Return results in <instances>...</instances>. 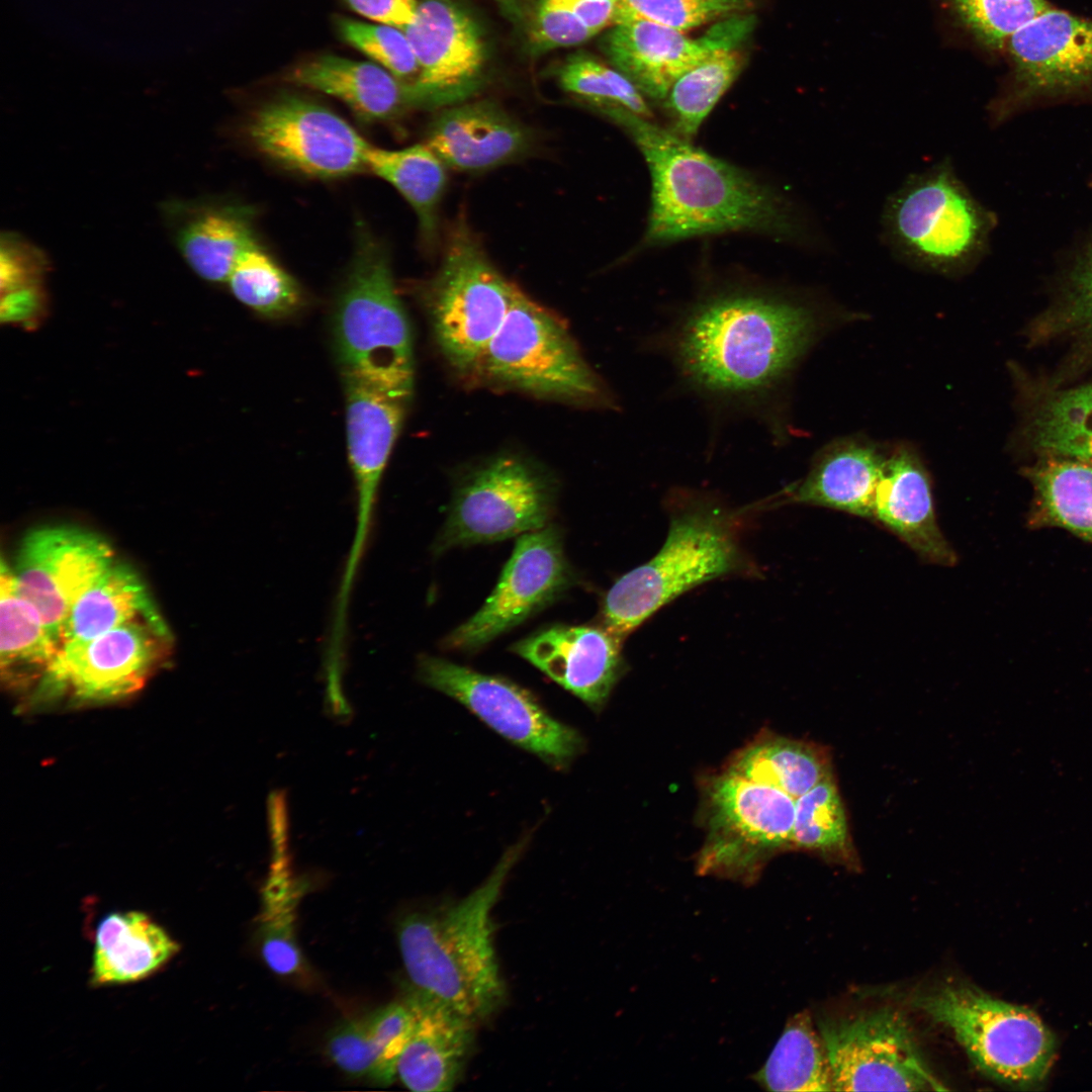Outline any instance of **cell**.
<instances>
[{
    "mask_svg": "<svg viewBox=\"0 0 1092 1092\" xmlns=\"http://www.w3.org/2000/svg\"><path fill=\"white\" fill-rule=\"evenodd\" d=\"M816 324L813 308L802 301L734 289L701 299L653 341L689 390L757 419L779 436V395Z\"/></svg>",
    "mask_w": 1092,
    "mask_h": 1092,
    "instance_id": "1",
    "label": "cell"
},
{
    "mask_svg": "<svg viewBox=\"0 0 1092 1092\" xmlns=\"http://www.w3.org/2000/svg\"><path fill=\"white\" fill-rule=\"evenodd\" d=\"M597 106L630 135L648 165L652 193L646 245L734 231L799 236L788 204L743 170L623 106Z\"/></svg>",
    "mask_w": 1092,
    "mask_h": 1092,
    "instance_id": "2",
    "label": "cell"
},
{
    "mask_svg": "<svg viewBox=\"0 0 1092 1092\" xmlns=\"http://www.w3.org/2000/svg\"><path fill=\"white\" fill-rule=\"evenodd\" d=\"M524 844L511 847L489 877L466 897L413 912L397 925L400 956L412 988L474 1023L490 1017L506 997L491 912Z\"/></svg>",
    "mask_w": 1092,
    "mask_h": 1092,
    "instance_id": "3",
    "label": "cell"
},
{
    "mask_svg": "<svg viewBox=\"0 0 1092 1092\" xmlns=\"http://www.w3.org/2000/svg\"><path fill=\"white\" fill-rule=\"evenodd\" d=\"M660 550L606 594L601 625L625 639L660 608L707 581L750 569L739 542V512L712 497L677 491Z\"/></svg>",
    "mask_w": 1092,
    "mask_h": 1092,
    "instance_id": "4",
    "label": "cell"
},
{
    "mask_svg": "<svg viewBox=\"0 0 1092 1092\" xmlns=\"http://www.w3.org/2000/svg\"><path fill=\"white\" fill-rule=\"evenodd\" d=\"M334 335L344 377L405 403L414 382L411 329L388 253L364 229L337 300Z\"/></svg>",
    "mask_w": 1092,
    "mask_h": 1092,
    "instance_id": "5",
    "label": "cell"
},
{
    "mask_svg": "<svg viewBox=\"0 0 1092 1092\" xmlns=\"http://www.w3.org/2000/svg\"><path fill=\"white\" fill-rule=\"evenodd\" d=\"M881 225L883 241L896 259L957 277L982 258L993 219L944 158L908 176L889 195Z\"/></svg>",
    "mask_w": 1092,
    "mask_h": 1092,
    "instance_id": "6",
    "label": "cell"
},
{
    "mask_svg": "<svg viewBox=\"0 0 1092 1092\" xmlns=\"http://www.w3.org/2000/svg\"><path fill=\"white\" fill-rule=\"evenodd\" d=\"M916 1005L952 1032L989 1079L1020 1090L1046 1080L1057 1038L1032 1009L963 983L944 984L920 996Z\"/></svg>",
    "mask_w": 1092,
    "mask_h": 1092,
    "instance_id": "7",
    "label": "cell"
},
{
    "mask_svg": "<svg viewBox=\"0 0 1092 1092\" xmlns=\"http://www.w3.org/2000/svg\"><path fill=\"white\" fill-rule=\"evenodd\" d=\"M702 794L699 874L751 883L771 857L793 849L796 799L786 792L723 768Z\"/></svg>",
    "mask_w": 1092,
    "mask_h": 1092,
    "instance_id": "8",
    "label": "cell"
},
{
    "mask_svg": "<svg viewBox=\"0 0 1092 1092\" xmlns=\"http://www.w3.org/2000/svg\"><path fill=\"white\" fill-rule=\"evenodd\" d=\"M480 364L493 379L534 394L597 403L609 400L563 325L519 289Z\"/></svg>",
    "mask_w": 1092,
    "mask_h": 1092,
    "instance_id": "9",
    "label": "cell"
},
{
    "mask_svg": "<svg viewBox=\"0 0 1092 1092\" xmlns=\"http://www.w3.org/2000/svg\"><path fill=\"white\" fill-rule=\"evenodd\" d=\"M517 290L467 228L459 224L430 288L437 342L452 365L468 369L480 364Z\"/></svg>",
    "mask_w": 1092,
    "mask_h": 1092,
    "instance_id": "10",
    "label": "cell"
},
{
    "mask_svg": "<svg viewBox=\"0 0 1092 1092\" xmlns=\"http://www.w3.org/2000/svg\"><path fill=\"white\" fill-rule=\"evenodd\" d=\"M549 479L523 459L500 456L473 471L455 492L433 550L492 543L550 525Z\"/></svg>",
    "mask_w": 1092,
    "mask_h": 1092,
    "instance_id": "11",
    "label": "cell"
},
{
    "mask_svg": "<svg viewBox=\"0 0 1092 1092\" xmlns=\"http://www.w3.org/2000/svg\"><path fill=\"white\" fill-rule=\"evenodd\" d=\"M834 1091H944L906 1018L891 1008L822 1020Z\"/></svg>",
    "mask_w": 1092,
    "mask_h": 1092,
    "instance_id": "12",
    "label": "cell"
},
{
    "mask_svg": "<svg viewBox=\"0 0 1092 1092\" xmlns=\"http://www.w3.org/2000/svg\"><path fill=\"white\" fill-rule=\"evenodd\" d=\"M247 138L266 159L315 179L367 170L370 144L344 118L306 98L282 95L249 119Z\"/></svg>",
    "mask_w": 1092,
    "mask_h": 1092,
    "instance_id": "13",
    "label": "cell"
},
{
    "mask_svg": "<svg viewBox=\"0 0 1092 1092\" xmlns=\"http://www.w3.org/2000/svg\"><path fill=\"white\" fill-rule=\"evenodd\" d=\"M418 676L460 702L514 744L553 765H563L581 749L578 733L557 721L525 689L444 658L422 655Z\"/></svg>",
    "mask_w": 1092,
    "mask_h": 1092,
    "instance_id": "14",
    "label": "cell"
},
{
    "mask_svg": "<svg viewBox=\"0 0 1092 1092\" xmlns=\"http://www.w3.org/2000/svg\"><path fill=\"white\" fill-rule=\"evenodd\" d=\"M574 582L560 529L548 525L519 537L481 608L444 639L452 650H476L559 599Z\"/></svg>",
    "mask_w": 1092,
    "mask_h": 1092,
    "instance_id": "15",
    "label": "cell"
},
{
    "mask_svg": "<svg viewBox=\"0 0 1092 1092\" xmlns=\"http://www.w3.org/2000/svg\"><path fill=\"white\" fill-rule=\"evenodd\" d=\"M169 641L170 634L133 622L90 639L62 642L39 678L36 697L105 702L131 695L160 663Z\"/></svg>",
    "mask_w": 1092,
    "mask_h": 1092,
    "instance_id": "16",
    "label": "cell"
},
{
    "mask_svg": "<svg viewBox=\"0 0 1092 1092\" xmlns=\"http://www.w3.org/2000/svg\"><path fill=\"white\" fill-rule=\"evenodd\" d=\"M114 560L112 547L96 533L74 526H42L23 537L11 569L20 593L61 644L73 605Z\"/></svg>",
    "mask_w": 1092,
    "mask_h": 1092,
    "instance_id": "17",
    "label": "cell"
},
{
    "mask_svg": "<svg viewBox=\"0 0 1092 1092\" xmlns=\"http://www.w3.org/2000/svg\"><path fill=\"white\" fill-rule=\"evenodd\" d=\"M754 26L749 13L718 21L699 38L645 20L612 25L602 49L612 67L644 96L662 100L675 81L710 55L724 48H739Z\"/></svg>",
    "mask_w": 1092,
    "mask_h": 1092,
    "instance_id": "18",
    "label": "cell"
},
{
    "mask_svg": "<svg viewBox=\"0 0 1092 1092\" xmlns=\"http://www.w3.org/2000/svg\"><path fill=\"white\" fill-rule=\"evenodd\" d=\"M419 73L408 83L418 107L465 100L480 85L484 42L474 19L452 0H422L414 23L402 29Z\"/></svg>",
    "mask_w": 1092,
    "mask_h": 1092,
    "instance_id": "19",
    "label": "cell"
},
{
    "mask_svg": "<svg viewBox=\"0 0 1092 1092\" xmlns=\"http://www.w3.org/2000/svg\"><path fill=\"white\" fill-rule=\"evenodd\" d=\"M1013 66L1010 101L1076 93L1092 88V20L1051 7L1008 39Z\"/></svg>",
    "mask_w": 1092,
    "mask_h": 1092,
    "instance_id": "20",
    "label": "cell"
},
{
    "mask_svg": "<svg viewBox=\"0 0 1092 1092\" xmlns=\"http://www.w3.org/2000/svg\"><path fill=\"white\" fill-rule=\"evenodd\" d=\"M349 462L357 492L356 530L339 594L351 596L365 553L380 481L403 420L404 402L344 377Z\"/></svg>",
    "mask_w": 1092,
    "mask_h": 1092,
    "instance_id": "21",
    "label": "cell"
},
{
    "mask_svg": "<svg viewBox=\"0 0 1092 1092\" xmlns=\"http://www.w3.org/2000/svg\"><path fill=\"white\" fill-rule=\"evenodd\" d=\"M623 641L601 624L554 625L514 643L510 649L599 710L623 674Z\"/></svg>",
    "mask_w": 1092,
    "mask_h": 1092,
    "instance_id": "22",
    "label": "cell"
},
{
    "mask_svg": "<svg viewBox=\"0 0 1092 1092\" xmlns=\"http://www.w3.org/2000/svg\"><path fill=\"white\" fill-rule=\"evenodd\" d=\"M406 995L417 1018L413 1034L398 1059L396 1078L416 1092L451 1091L473 1050L476 1023L414 988Z\"/></svg>",
    "mask_w": 1092,
    "mask_h": 1092,
    "instance_id": "23",
    "label": "cell"
},
{
    "mask_svg": "<svg viewBox=\"0 0 1092 1092\" xmlns=\"http://www.w3.org/2000/svg\"><path fill=\"white\" fill-rule=\"evenodd\" d=\"M425 144L446 168L480 172L524 156L532 146V135L494 104L478 102L452 107L437 116Z\"/></svg>",
    "mask_w": 1092,
    "mask_h": 1092,
    "instance_id": "24",
    "label": "cell"
},
{
    "mask_svg": "<svg viewBox=\"0 0 1092 1092\" xmlns=\"http://www.w3.org/2000/svg\"><path fill=\"white\" fill-rule=\"evenodd\" d=\"M164 217L177 250L196 275L226 282L241 255L257 243L251 209L215 201H171Z\"/></svg>",
    "mask_w": 1092,
    "mask_h": 1092,
    "instance_id": "25",
    "label": "cell"
},
{
    "mask_svg": "<svg viewBox=\"0 0 1092 1092\" xmlns=\"http://www.w3.org/2000/svg\"><path fill=\"white\" fill-rule=\"evenodd\" d=\"M872 519L928 562L954 563L956 555L936 522L928 475L910 450L899 449L886 459Z\"/></svg>",
    "mask_w": 1092,
    "mask_h": 1092,
    "instance_id": "26",
    "label": "cell"
},
{
    "mask_svg": "<svg viewBox=\"0 0 1092 1092\" xmlns=\"http://www.w3.org/2000/svg\"><path fill=\"white\" fill-rule=\"evenodd\" d=\"M885 462L866 443L843 441L831 445L816 456L802 480L784 490L779 502L825 507L872 519Z\"/></svg>",
    "mask_w": 1092,
    "mask_h": 1092,
    "instance_id": "27",
    "label": "cell"
},
{
    "mask_svg": "<svg viewBox=\"0 0 1092 1092\" xmlns=\"http://www.w3.org/2000/svg\"><path fill=\"white\" fill-rule=\"evenodd\" d=\"M178 951V942L147 913H108L95 930L91 983L100 987L145 980Z\"/></svg>",
    "mask_w": 1092,
    "mask_h": 1092,
    "instance_id": "28",
    "label": "cell"
},
{
    "mask_svg": "<svg viewBox=\"0 0 1092 1092\" xmlns=\"http://www.w3.org/2000/svg\"><path fill=\"white\" fill-rule=\"evenodd\" d=\"M289 79L341 100L366 122L388 120L417 106L408 83L370 62L324 55L295 67Z\"/></svg>",
    "mask_w": 1092,
    "mask_h": 1092,
    "instance_id": "29",
    "label": "cell"
},
{
    "mask_svg": "<svg viewBox=\"0 0 1092 1092\" xmlns=\"http://www.w3.org/2000/svg\"><path fill=\"white\" fill-rule=\"evenodd\" d=\"M133 622L170 634L140 574L129 564L114 560L73 605L61 643L90 639Z\"/></svg>",
    "mask_w": 1092,
    "mask_h": 1092,
    "instance_id": "30",
    "label": "cell"
},
{
    "mask_svg": "<svg viewBox=\"0 0 1092 1092\" xmlns=\"http://www.w3.org/2000/svg\"><path fill=\"white\" fill-rule=\"evenodd\" d=\"M725 769L778 788L796 800L833 774L830 753L823 745L770 732L738 750Z\"/></svg>",
    "mask_w": 1092,
    "mask_h": 1092,
    "instance_id": "31",
    "label": "cell"
},
{
    "mask_svg": "<svg viewBox=\"0 0 1092 1092\" xmlns=\"http://www.w3.org/2000/svg\"><path fill=\"white\" fill-rule=\"evenodd\" d=\"M60 642L36 608L20 593L11 567L0 573V662L2 677L18 684L41 677Z\"/></svg>",
    "mask_w": 1092,
    "mask_h": 1092,
    "instance_id": "32",
    "label": "cell"
},
{
    "mask_svg": "<svg viewBox=\"0 0 1092 1092\" xmlns=\"http://www.w3.org/2000/svg\"><path fill=\"white\" fill-rule=\"evenodd\" d=\"M367 170L393 186L415 210L421 235L434 243L447 183L446 166L424 143L398 150L370 146Z\"/></svg>",
    "mask_w": 1092,
    "mask_h": 1092,
    "instance_id": "33",
    "label": "cell"
},
{
    "mask_svg": "<svg viewBox=\"0 0 1092 1092\" xmlns=\"http://www.w3.org/2000/svg\"><path fill=\"white\" fill-rule=\"evenodd\" d=\"M1034 521L1092 541V464L1050 455L1030 471Z\"/></svg>",
    "mask_w": 1092,
    "mask_h": 1092,
    "instance_id": "34",
    "label": "cell"
},
{
    "mask_svg": "<svg viewBox=\"0 0 1092 1092\" xmlns=\"http://www.w3.org/2000/svg\"><path fill=\"white\" fill-rule=\"evenodd\" d=\"M754 1079L770 1091H834L824 1041L807 1012L798 1013L788 1022Z\"/></svg>",
    "mask_w": 1092,
    "mask_h": 1092,
    "instance_id": "35",
    "label": "cell"
},
{
    "mask_svg": "<svg viewBox=\"0 0 1092 1092\" xmlns=\"http://www.w3.org/2000/svg\"><path fill=\"white\" fill-rule=\"evenodd\" d=\"M792 846L849 868L858 866L844 803L833 774L796 800Z\"/></svg>",
    "mask_w": 1092,
    "mask_h": 1092,
    "instance_id": "36",
    "label": "cell"
},
{
    "mask_svg": "<svg viewBox=\"0 0 1092 1092\" xmlns=\"http://www.w3.org/2000/svg\"><path fill=\"white\" fill-rule=\"evenodd\" d=\"M743 67L739 48L717 50L681 75L665 97L672 131L691 141Z\"/></svg>",
    "mask_w": 1092,
    "mask_h": 1092,
    "instance_id": "37",
    "label": "cell"
},
{
    "mask_svg": "<svg viewBox=\"0 0 1092 1092\" xmlns=\"http://www.w3.org/2000/svg\"><path fill=\"white\" fill-rule=\"evenodd\" d=\"M226 283L236 299L266 317L290 315L303 303L297 281L258 242L241 255Z\"/></svg>",
    "mask_w": 1092,
    "mask_h": 1092,
    "instance_id": "38",
    "label": "cell"
},
{
    "mask_svg": "<svg viewBox=\"0 0 1092 1092\" xmlns=\"http://www.w3.org/2000/svg\"><path fill=\"white\" fill-rule=\"evenodd\" d=\"M1035 442L1050 455L1092 464V384L1053 397L1035 421Z\"/></svg>",
    "mask_w": 1092,
    "mask_h": 1092,
    "instance_id": "39",
    "label": "cell"
},
{
    "mask_svg": "<svg viewBox=\"0 0 1092 1092\" xmlns=\"http://www.w3.org/2000/svg\"><path fill=\"white\" fill-rule=\"evenodd\" d=\"M0 259L3 312L15 321L36 316L46 300L47 257L19 236L3 234Z\"/></svg>",
    "mask_w": 1092,
    "mask_h": 1092,
    "instance_id": "40",
    "label": "cell"
},
{
    "mask_svg": "<svg viewBox=\"0 0 1092 1092\" xmlns=\"http://www.w3.org/2000/svg\"><path fill=\"white\" fill-rule=\"evenodd\" d=\"M558 81L568 93L593 105L616 104L645 118L652 112L638 89L618 70L585 53L568 58L559 70Z\"/></svg>",
    "mask_w": 1092,
    "mask_h": 1092,
    "instance_id": "41",
    "label": "cell"
},
{
    "mask_svg": "<svg viewBox=\"0 0 1092 1092\" xmlns=\"http://www.w3.org/2000/svg\"><path fill=\"white\" fill-rule=\"evenodd\" d=\"M752 7L753 0H618L613 25L645 20L686 31L748 13Z\"/></svg>",
    "mask_w": 1092,
    "mask_h": 1092,
    "instance_id": "42",
    "label": "cell"
},
{
    "mask_svg": "<svg viewBox=\"0 0 1092 1092\" xmlns=\"http://www.w3.org/2000/svg\"><path fill=\"white\" fill-rule=\"evenodd\" d=\"M964 27L984 47L1004 49L1010 36L1053 7L1046 0H946Z\"/></svg>",
    "mask_w": 1092,
    "mask_h": 1092,
    "instance_id": "43",
    "label": "cell"
},
{
    "mask_svg": "<svg viewBox=\"0 0 1092 1092\" xmlns=\"http://www.w3.org/2000/svg\"><path fill=\"white\" fill-rule=\"evenodd\" d=\"M337 27L346 42L399 80L412 83L418 76V61L402 29L350 18H339Z\"/></svg>",
    "mask_w": 1092,
    "mask_h": 1092,
    "instance_id": "44",
    "label": "cell"
},
{
    "mask_svg": "<svg viewBox=\"0 0 1092 1092\" xmlns=\"http://www.w3.org/2000/svg\"><path fill=\"white\" fill-rule=\"evenodd\" d=\"M298 892L264 896L260 951L268 968L282 977L301 973L304 962L293 933V909Z\"/></svg>",
    "mask_w": 1092,
    "mask_h": 1092,
    "instance_id": "45",
    "label": "cell"
},
{
    "mask_svg": "<svg viewBox=\"0 0 1092 1092\" xmlns=\"http://www.w3.org/2000/svg\"><path fill=\"white\" fill-rule=\"evenodd\" d=\"M326 1051L330 1059L351 1076L368 1077L379 1084L392 1082L365 1017L346 1020L333 1029Z\"/></svg>",
    "mask_w": 1092,
    "mask_h": 1092,
    "instance_id": "46",
    "label": "cell"
},
{
    "mask_svg": "<svg viewBox=\"0 0 1092 1092\" xmlns=\"http://www.w3.org/2000/svg\"><path fill=\"white\" fill-rule=\"evenodd\" d=\"M532 41L541 50L573 47L596 35L562 2L540 0L532 25Z\"/></svg>",
    "mask_w": 1092,
    "mask_h": 1092,
    "instance_id": "47",
    "label": "cell"
},
{
    "mask_svg": "<svg viewBox=\"0 0 1092 1092\" xmlns=\"http://www.w3.org/2000/svg\"><path fill=\"white\" fill-rule=\"evenodd\" d=\"M1066 300L1069 321L1092 335V248L1071 273Z\"/></svg>",
    "mask_w": 1092,
    "mask_h": 1092,
    "instance_id": "48",
    "label": "cell"
},
{
    "mask_svg": "<svg viewBox=\"0 0 1092 1092\" xmlns=\"http://www.w3.org/2000/svg\"><path fill=\"white\" fill-rule=\"evenodd\" d=\"M355 12L379 24L400 29L414 23L418 16V0H343Z\"/></svg>",
    "mask_w": 1092,
    "mask_h": 1092,
    "instance_id": "49",
    "label": "cell"
},
{
    "mask_svg": "<svg viewBox=\"0 0 1092 1092\" xmlns=\"http://www.w3.org/2000/svg\"><path fill=\"white\" fill-rule=\"evenodd\" d=\"M267 824L271 844V859L290 857V818L287 794L275 789L267 798Z\"/></svg>",
    "mask_w": 1092,
    "mask_h": 1092,
    "instance_id": "50",
    "label": "cell"
},
{
    "mask_svg": "<svg viewBox=\"0 0 1092 1092\" xmlns=\"http://www.w3.org/2000/svg\"><path fill=\"white\" fill-rule=\"evenodd\" d=\"M615 1H618V0H615Z\"/></svg>",
    "mask_w": 1092,
    "mask_h": 1092,
    "instance_id": "51",
    "label": "cell"
}]
</instances>
